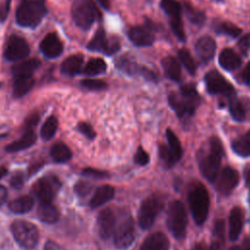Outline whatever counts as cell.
I'll list each match as a JSON object with an SVG mask.
<instances>
[{
    "label": "cell",
    "mask_w": 250,
    "mask_h": 250,
    "mask_svg": "<svg viewBox=\"0 0 250 250\" xmlns=\"http://www.w3.org/2000/svg\"><path fill=\"white\" fill-rule=\"evenodd\" d=\"M224 146L218 137H211L207 144L197 151L198 168L202 176L210 183H214L221 170Z\"/></svg>",
    "instance_id": "6da1fadb"
},
{
    "label": "cell",
    "mask_w": 250,
    "mask_h": 250,
    "mask_svg": "<svg viewBox=\"0 0 250 250\" xmlns=\"http://www.w3.org/2000/svg\"><path fill=\"white\" fill-rule=\"evenodd\" d=\"M201 98L192 83L184 84L178 92H173L168 96V103L177 116L181 119L191 117L198 108Z\"/></svg>",
    "instance_id": "7a4b0ae2"
},
{
    "label": "cell",
    "mask_w": 250,
    "mask_h": 250,
    "mask_svg": "<svg viewBox=\"0 0 250 250\" xmlns=\"http://www.w3.org/2000/svg\"><path fill=\"white\" fill-rule=\"evenodd\" d=\"M188 200L192 218L197 226H202L208 218L210 208V196L207 188L201 183L191 185Z\"/></svg>",
    "instance_id": "3957f363"
},
{
    "label": "cell",
    "mask_w": 250,
    "mask_h": 250,
    "mask_svg": "<svg viewBox=\"0 0 250 250\" xmlns=\"http://www.w3.org/2000/svg\"><path fill=\"white\" fill-rule=\"evenodd\" d=\"M47 13L44 0H22L16 13L17 22L23 27H36Z\"/></svg>",
    "instance_id": "277c9868"
},
{
    "label": "cell",
    "mask_w": 250,
    "mask_h": 250,
    "mask_svg": "<svg viewBox=\"0 0 250 250\" xmlns=\"http://www.w3.org/2000/svg\"><path fill=\"white\" fill-rule=\"evenodd\" d=\"M71 16L75 24L82 30H89L101 13L92 0H75L71 7Z\"/></svg>",
    "instance_id": "5b68a950"
},
{
    "label": "cell",
    "mask_w": 250,
    "mask_h": 250,
    "mask_svg": "<svg viewBox=\"0 0 250 250\" xmlns=\"http://www.w3.org/2000/svg\"><path fill=\"white\" fill-rule=\"evenodd\" d=\"M188 215L185 205L180 200L170 203L167 212V228L172 235L178 239H184L187 234Z\"/></svg>",
    "instance_id": "8992f818"
},
{
    "label": "cell",
    "mask_w": 250,
    "mask_h": 250,
    "mask_svg": "<svg viewBox=\"0 0 250 250\" xmlns=\"http://www.w3.org/2000/svg\"><path fill=\"white\" fill-rule=\"evenodd\" d=\"M163 206L164 199L159 194H151L144 199L138 213V224L140 228L142 229H148L154 224Z\"/></svg>",
    "instance_id": "52a82bcc"
},
{
    "label": "cell",
    "mask_w": 250,
    "mask_h": 250,
    "mask_svg": "<svg viewBox=\"0 0 250 250\" xmlns=\"http://www.w3.org/2000/svg\"><path fill=\"white\" fill-rule=\"evenodd\" d=\"M11 231L18 244L25 249L34 248L38 242V229L35 225L28 221H14L11 225Z\"/></svg>",
    "instance_id": "ba28073f"
},
{
    "label": "cell",
    "mask_w": 250,
    "mask_h": 250,
    "mask_svg": "<svg viewBox=\"0 0 250 250\" xmlns=\"http://www.w3.org/2000/svg\"><path fill=\"white\" fill-rule=\"evenodd\" d=\"M204 82L210 95H220L228 100L235 96L234 87L216 69H212L205 74Z\"/></svg>",
    "instance_id": "9c48e42d"
},
{
    "label": "cell",
    "mask_w": 250,
    "mask_h": 250,
    "mask_svg": "<svg viewBox=\"0 0 250 250\" xmlns=\"http://www.w3.org/2000/svg\"><path fill=\"white\" fill-rule=\"evenodd\" d=\"M160 7L169 18L170 26L179 41H186V33L182 20V6L176 0H162Z\"/></svg>",
    "instance_id": "30bf717a"
},
{
    "label": "cell",
    "mask_w": 250,
    "mask_h": 250,
    "mask_svg": "<svg viewBox=\"0 0 250 250\" xmlns=\"http://www.w3.org/2000/svg\"><path fill=\"white\" fill-rule=\"evenodd\" d=\"M113 243L118 249L129 248L135 240L136 230L135 223L131 216L123 218L116 226L113 231Z\"/></svg>",
    "instance_id": "8fae6325"
},
{
    "label": "cell",
    "mask_w": 250,
    "mask_h": 250,
    "mask_svg": "<svg viewBox=\"0 0 250 250\" xmlns=\"http://www.w3.org/2000/svg\"><path fill=\"white\" fill-rule=\"evenodd\" d=\"M88 50L103 53L107 56L114 55L120 50V42L117 37H107L104 28L100 27L87 45Z\"/></svg>",
    "instance_id": "7c38bea8"
},
{
    "label": "cell",
    "mask_w": 250,
    "mask_h": 250,
    "mask_svg": "<svg viewBox=\"0 0 250 250\" xmlns=\"http://www.w3.org/2000/svg\"><path fill=\"white\" fill-rule=\"evenodd\" d=\"M61 186L62 184L56 176L45 175L34 183L32 191L40 202H52L60 190Z\"/></svg>",
    "instance_id": "4fadbf2b"
},
{
    "label": "cell",
    "mask_w": 250,
    "mask_h": 250,
    "mask_svg": "<svg viewBox=\"0 0 250 250\" xmlns=\"http://www.w3.org/2000/svg\"><path fill=\"white\" fill-rule=\"evenodd\" d=\"M156 24L148 19H146L144 25H135L128 30V38L138 47H148L155 41L154 32Z\"/></svg>",
    "instance_id": "5bb4252c"
},
{
    "label": "cell",
    "mask_w": 250,
    "mask_h": 250,
    "mask_svg": "<svg viewBox=\"0 0 250 250\" xmlns=\"http://www.w3.org/2000/svg\"><path fill=\"white\" fill-rule=\"evenodd\" d=\"M115 66L129 75H141L146 80L157 81V76L151 69L139 64L128 56H120L117 58L115 60Z\"/></svg>",
    "instance_id": "9a60e30c"
},
{
    "label": "cell",
    "mask_w": 250,
    "mask_h": 250,
    "mask_svg": "<svg viewBox=\"0 0 250 250\" xmlns=\"http://www.w3.org/2000/svg\"><path fill=\"white\" fill-rule=\"evenodd\" d=\"M239 182L238 172L232 167L226 166L219 171L214 183L216 189L223 195H229Z\"/></svg>",
    "instance_id": "2e32d148"
},
{
    "label": "cell",
    "mask_w": 250,
    "mask_h": 250,
    "mask_svg": "<svg viewBox=\"0 0 250 250\" xmlns=\"http://www.w3.org/2000/svg\"><path fill=\"white\" fill-rule=\"evenodd\" d=\"M29 51V45L24 38L18 35H12L7 41L4 56L6 60L18 62L24 60L28 56Z\"/></svg>",
    "instance_id": "e0dca14e"
},
{
    "label": "cell",
    "mask_w": 250,
    "mask_h": 250,
    "mask_svg": "<svg viewBox=\"0 0 250 250\" xmlns=\"http://www.w3.org/2000/svg\"><path fill=\"white\" fill-rule=\"evenodd\" d=\"M116 226V218L113 211L109 208L102 210L97 218V227L99 235L106 240L112 236Z\"/></svg>",
    "instance_id": "ac0fdd59"
},
{
    "label": "cell",
    "mask_w": 250,
    "mask_h": 250,
    "mask_svg": "<svg viewBox=\"0 0 250 250\" xmlns=\"http://www.w3.org/2000/svg\"><path fill=\"white\" fill-rule=\"evenodd\" d=\"M40 50L44 56L50 59L58 58L63 51V46L59 36L54 33H48L40 43Z\"/></svg>",
    "instance_id": "d6986e66"
},
{
    "label": "cell",
    "mask_w": 250,
    "mask_h": 250,
    "mask_svg": "<svg viewBox=\"0 0 250 250\" xmlns=\"http://www.w3.org/2000/svg\"><path fill=\"white\" fill-rule=\"evenodd\" d=\"M194 49L199 60L202 62H208L214 58L216 52V42L211 36L204 35L197 39Z\"/></svg>",
    "instance_id": "ffe728a7"
},
{
    "label": "cell",
    "mask_w": 250,
    "mask_h": 250,
    "mask_svg": "<svg viewBox=\"0 0 250 250\" xmlns=\"http://www.w3.org/2000/svg\"><path fill=\"white\" fill-rule=\"evenodd\" d=\"M244 223V213L243 210L238 207L234 206L229 216V238L230 241H235L240 236L242 231Z\"/></svg>",
    "instance_id": "44dd1931"
},
{
    "label": "cell",
    "mask_w": 250,
    "mask_h": 250,
    "mask_svg": "<svg viewBox=\"0 0 250 250\" xmlns=\"http://www.w3.org/2000/svg\"><path fill=\"white\" fill-rule=\"evenodd\" d=\"M169 239L160 231L150 233L141 244L139 250H169Z\"/></svg>",
    "instance_id": "7402d4cb"
},
{
    "label": "cell",
    "mask_w": 250,
    "mask_h": 250,
    "mask_svg": "<svg viewBox=\"0 0 250 250\" xmlns=\"http://www.w3.org/2000/svg\"><path fill=\"white\" fill-rule=\"evenodd\" d=\"M219 63L225 70L233 71L241 65L242 60L234 50L225 48L219 55Z\"/></svg>",
    "instance_id": "603a6c76"
},
{
    "label": "cell",
    "mask_w": 250,
    "mask_h": 250,
    "mask_svg": "<svg viewBox=\"0 0 250 250\" xmlns=\"http://www.w3.org/2000/svg\"><path fill=\"white\" fill-rule=\"evenodd\" d=\"M165 76L170 80L179 82L182 78V68L179 61L173 56H166L161 62Z\"/></svg>",
    "instance_id": "cb8c5ba5"
},
{
    "label": "cell",
    "mask_w": 250,
    "mask_h": 250,
    "mask_svg": "<svg viewBox=\"0 0 250 250\" xmlns=\"http://www.w3.org/2000/svg\"><path fill=\"white\" fill-rule=\"evenodd\" d=\"M115 194L114 188L108 185L102 186L97 188L94 195L92 196L90 200V206L91 208H98L106 202L110 201Z\"/></svg>",
    "instance_id": "d4e9b609"
},
{
    "label": "cell",
    "mask_w": 250,
    "mask_h": 250,
    "mask_svg": "<svg viewBox=\"0 0 250 250\" xmlns=\"http://www.w3.org/2000/svg\"><path fill=\"white\" fill-rule=\"evenodd\" d=\"M83 56L80 54L67 57L61 65V70L64 75L74 76L82 71Z\"/></svg>",
    "instance_id": "484cf974"
},
{
    "label": "cell",
    "mask_w": 250,
    "mask_h": 250,
    "mask_svg": "<svg viewBox=\"0 0 250 250\" xmlns=\"http://www.w3.org/2000/svg\"><path fill=\"white\" fill-rule=\"evenodd\" d=\"M36 141V135L32 130H27L19 140L12 142L5 147L7 152H18L31 146Z\"/></svg>",
    "instance_id": "4316f807"
},
{
    "label": "cell",
    "mask_w": 250,
    "mask_h": 250,
    "mask_svg": "<svg viewBox=\"0 0 250 250\" xmlns=\"http://www.w3.org/2000/svg\"><path fill=\"white\" fill-rule=\"evenodd\" d=\"M38 218L47 224H54L60 218V213L52 202H40L37 209Z\"/></svg>",
    "instance_id": "83f0119b"
},
{
    "label": "cell",
    "mask_w": 250,
    "mask_h": 250,
    "mask_svg": "<svg viewBox=\"0 0 250 250\" xmlns=\"http://www.w3.org/2000/svg\"><path fill=\"white\" fill-rule=\"evenodd\" d=\"M40 65V62L37 59H30L23 62L15 63L12 66V73L14 77L32 75L33 72Z\"/></svg>",
    "instance_id": "f1b7e54d"
},
{
    "label": "cell",
    "mask_w": 250,
    "mask_h": 250,
    "mask_svg": "<svg viewBox=\"0 0 250 250\" xmlns=\"http://www.w3.org/2000/svg\"><path fill=\"white\" fill-rule=\"evenodd\" d=\"M50 155L57 163H65L72 156L70 148L62 142H57L53 145L50 150Z\"/></svg>",
    "instance_id": "f546056e"
},
{
    "label": "cell",
    "mask_w": 250,
    "mask_h": 250,
    "mask_svg": "<svg viewBox=\"0 0 250 250\" xmlns=\"http://www.w3.org/2000/svg\"><path fill=\"white\" fill-rule=\"evenodd\" d=\"M232 150L241 157L250 156V130L231 142Z\"/></svg>",
    "instance_id": "4dcf8cb0"
},
{
    "label": "cell",
    "mask_w": 250,
    "mask_h": 250,
    "mask_svg": "<svg viewBox=\"0 0 250 250\" xmlns=\"http://www.w3.org/2000/svg\"><path fill=\"white\" fill-rule=\"evenodd\" d=\"M34 199L29 195L20 196L9 203V209L16 214H24L32 209Z\"/></svg>",
    "instance_id": "1f68e13d"
},
{
    "label": "cell",
    "mask_w": 250,
    "mask_h": 250,
    "mask_svg": "<svg viewBox=\"0 0 250 250\" xmlns=\"http://www.w3.org/2000/svg\"><path fill=\"white\" fill-rule=\"evenodd\" d=\"M14 96L21 98L28 93L34 85V79L32 75L27 76H18L14 77Z\"/></svg>",
    "instance_id": "d6a6232c"
},
{
    "label": "cell",
    "mask_w": 250,
    "mask_h": 250,
    "mask_svg": "<svg viewBox=\"0 0 250 250\" xmlns=\"http://www.w3.org/2000/svg\"><path fill=\"white\" fill-rule=\"evenodd\" d=\"M106 68H107V65L103 59L94 58V59H91L86 63V65L83 67L81 72H83L88 76H96V75L104 73L106 71Z\"/></svg>",
    "instance_id": "836d02e7"
},
{
    "label": "cell",
    "mask_w": 250,
    "mask_h": 250,
    "mask_svg": "<svg viewBox=\"0 0 250 250\" xmlns=\"http://www.w3.org/2000/svg\"><path fill=\"white\" fill-rule=\"evenodd\" d=\"M214 30L219 33V34H223L231 38H236L241 34V28H239L237 25H235L232 22L229 21H220L217 22L214 25Z\"/></svg>",
    "instance_id": "e575fe53"
},
{
    "label": "cell",
    "mask_w": 250,
    "mask_h": 250,
    "mask_svg": "<svg viewBox=\"0 0 250 250\" xmlns=\"http://www.w3.org/2000/svg\"><path fill=\"white\" fill-rule=\"evenodd\" d=\"M165 134H166L167 146H168L169 150L173 153V155L176 157V159L178 161H180L183 156V147H182L180 140L178 139L176 134L171 129H167Z\"/></svg>",
    "instance_id": "d590c367"
},
{
    "label": "cell",
    "mask_w": 250,
    "mask_h": 250,
    "mask_svg": "<svg viewBox=\"0 0 250 250\" xmlns=\"http://www.w3.org/2000/svg\"><path fill=\"white\" fill-rule=\"evenodd\" d=\"M229 101V110L233 120L242 122L246 117V111L242 103L236 98V96L230 98Z\"/></svg>",
    "instance_id": "8d00e7d4"
},
{
    "label": "cell",
    "mask_w": 250,
    "mask_h": 250,
    "mask_svg": "<svg viewBox=\"0 0 250 250\" xmlns=\"http://www.w3.org/2000/svg\"><path fill=\"white\" fill-rule=\"evenodd\" d=\"M184 13H185L186 17L188 18V20L194 25L201 26L204 24V22L206 21L205 15L200 10L195 9L193 6H191L188 3L184 4Z\"/></svg>",
    "instance_id": "74e56055"
},
{
    "label": "cell",
    "mask_w": 250,
    "mask_h": 250,
    "mask_svg": "<svg viewBox=\"0 0 250 250\" xmlns=\"http://www.w3.org/2000/svg\"><path fill=\"white\" fill-rule=\"evenodd\" d=\"M58 125H59L58 119L55 116L48 117L41 127V130H40L41 138L45 141L51 140L57 132Z\"/></svg>",
    "instance_id": "f35d334b"
},
{
    "label": "cell",
    "mask_w": 250,
    "mask_h": 250,
    "mask_svg": "<svg viewBox=\"0 0 250 250\" xmlns=\"http://www.w3.org/2000/svg\"><path fill=\"white\" fill-rule=\"evenodd\" d=\"M178 57L180 62H182V64L185 66V68L191 74L193 75L196 71V62L194 61V59L192 58L191 54L189 53V51L186 48H182L179 50L178 52Z\"/></svg>",
    "instance_id": "ab89813d"
},
{
    "label": "cell",
    "mask_w": 250,
    "mask_h": 250,
    "mask_svg": "<svg viewBox=\"0 0 250 250\" xmlns=\"http://www.w3.org/2000/svg\"><path fill=\"white\" fill-rule=\"evenodd\" d=\"M81 85L91 91H101L104 90L107 87V83L101 79H92V78H86L81 80Z\"/></svg>",
    "instance_id": "60d3db41"
},
{
    "label": "cell",
    "mask_w": 250,
    "mask_h": 250,
    "mask_svg": "<svg viewBox=\"0 0 250 250\" xmlns=\"http://www.w3.org/2000/svg\"><path fill=\"white\" fill-rule=\"evenodd\" d=\"M93 189L92 184L86 181H79L74 186V190L79 196H87Z\"/></svg>",
    "instance_id": "b9f144b4"
},
{
    "label": "cell",
    "mask_w": 250,
    "mask_h": 250,
    "mask_svg": "<svg viewBox=\"0 0 250 250\" xmlns=\"http://www.w3.org/2000/svg\"><path fill=\"white\" fill-rule=\"evenodd\" d=\"M134 161L140 166H145L149 162V155L142 146H139L134 155Z\"/></svg>",
    "instance_id": "7bdbcfd3"
},
{
    "label": "cell",
    "mask_w": 250,
    "mask_h": 250,
    "mask_svg": "<svg viewBox=\"0 0 250 250\" xmlns=\"http://www.w3.org/2000/svg\"><path fill=\"white\" fill-rule=\"evenodd\" d=\"M77 128H78V131L84 135L87 139L89 140H94L95 137H96V132L95 130L93 129V127L87 123V122H79L78 125H77Z\"/></svg>",
    "instance_id": "ee69618b"
},
{
    "label": "cell",
    "mask_w": 250,
    "mask_h": 250,
    "mask_svg": "<svg viewBox=\"0 0 250 250\" xmlns=\"http://www.w3.org/2000/svg\"><path fill=\"white\" fill-rule=\"evenodd\" d=\"M213 233L215 235V238L224 242V237H225V221L222 219L217 220L214 223V229Z\"/></svg>",
    "instance_id": "f6af8a7d"
},
{
    "label": "cell",
    "mask_w": 250,
    "mask_h": 250,
    "mask_svg": "<svg viewBox=\"0 0 250 250\" xmlns=\"http://www.w3.org/2000/svg\"><path fill=\"white\" fill-rule=\"evenodd\" d=\"M82 174L84 176L87 177H91V178H95V179H104L107 177V173L104 171H101L98 169H94V168H85L82 171Z\"/></svg>",
    "instance_id": "bcb514c9"
},
{
    "label": "cell",
    "mask_w": 250,
    "mask_h": 250,
    "mask_svg": "<svg viewBox=\"0 0 250 250\" xmlns=\"http://www.w3.org/2000/svg\"><path fill=\"white\" fill-rule=\"evenodd\" d=\"M237 46L239 48V50L241 51L242 54L244 55H247L250 51V33H247L245 35H243L238 43H237Z\"/></svg>",
    "instance_id": "7dc6e473"
},
{
    "label": "cell",
    "mask_w": 250,
    "mask_h": 250,
    "mask_svg": "<svg viewBox=\"0 0 250 250\" xmlns=\"http://www.w3.org/2000/svg\"><path fill=\"white\" fill-rule=\"evenodd\" d=\"M10 184L14 188H21L23 186V174L21 172L15 173L10 180Z\"/></svg>",
    "instance_id": "c3c4849f"
},
{
    "label": "cell",
    "mask_w": 250,
    "mask_h": 250,
    "mask_svg": "<svg viewBox=\"0 0 250 250\" xmlns=\"http://www.w3.org/2000/svg\"><path fill=\"white\" fill-rule=\"evenodd\" d=\"M11 7V0H5L1 5H0V21L4 22L8 17L9 11Z\"/></svg>",
    "instance_id": "681fc988"
},
{
    "label": "cell",
    "mask_w": 250,
    "mask_h": 250,
    "mask_svg": "<svg viewBox=\"0 0 250 250\" xmlns=\"http://www.w3.org/2000/svg\"><path fill=\"white\" fill-rule=\"evenodd\" d=\"M241 80L243 83L250 87V62H247L244 69L241 72Z\"/></svg>",
    "instance_id": "f907efd6"
},
{
    "label": "cell",
    "mask_w": 250,
    "mask_h": 250,
    "mask_svg": "<svg viewBox=\"0 0 250 250\" xmlns=\"http://www.w3.org/2000/svg\"><path fill=\"white\" fill-rule=\"evenodd\" d=\"M243 175H244V181H245V186L248 188L249 192H250V165L246 166L244 168L243 171Z\"/></svg>",
    "instance_id": "816d5d0a"
},
{
    "label": "cell",
    "mask_w": 250,
    "mask_h": 250,
    "mask_svg": "<svg viewBox=\"0 0 250 250\" xmlns=\"http://www.w3.org/2000/svg\"><path fill=\"white\" fill-rule=\"evenodd\" d=\"M7 199V189L4 186L0 185V205H2Z\"/></svg>",
    "instance_id": "f5cc1de1"
},
{
    "label": "cell",
    "mask_w": 250,
    "mask_h": 250,
    "mask_svg": "<svg viewBox=\"0 0 250 250\" xmlns=\"http://www.w3.org/2000/svg\"><path fill=\"white\" fill-rule=\"evenodd\" d=\"M222 241L218 240V239H215L212 241L211 245L209 246V248L207 250H221V245H222Z\"/></svg>",
    "instance_id": "db71d44e"
},
{
    "label": "cell",
    "mask_w": 250,
    "mask_h": 250,
    "mask_svg": "<svg viewBox=\"0 0 250 250\" xmlns=\"http://www.w3.org/2000/svg\"><path fill=\"white\" fill-rule=\"evenodd\" d=\"M44 250H61V248L57 244H55L54 242L48 241L45 244V249Z\"/></svg>",
    "instance_id": "11a10c76"
},
{
    "label": "cell",
    "mask_w": 250,
    "mask_h": 250,
    "mask_svg": "<svg viewBox=\"0 0 250 250\" xmlns=\"http://www.w3.org/2000/svg\"><path fill=\"white\" fill-rule=\"evenodd\" d=\"M239 250H250V237L245 239L241 246H239Z\"/></svg>",
    "instance_id": "9f6ffc18"
},
{
    "label": "cell",
    "mask_w": 250,
    "mask_h": 250,
    "mask_svg": "<svg viewBox=\"0 0 250 250\" xmlns=\"http://www.w3.org/2000/svg\"><path fill=\"white\" fill-rule=\"evenodd\" d=\"M98 1V3L104 8V9H105V10H108L109 9V7H110V2H109V0H97Z\"/></svg>",
    "instance_id": "6f0895ef"
},
{
    "label": "cell",
    "mask_w": 250,
    "mask_h": 250,
    "mask_svg": "<svg viewBox=\"0 0 250 250\" xmlns=\"http://www.w3.org/2000/svg\"><path fill=\"white\" fill-rule=\"evenodd\" d=\"M190 250H207L206 246L204 243L202 242H199V243H196L192 246V248H190Z\"/></svg>",
    "instance_id": "680465c9"
},
{
    "label": "cell",
    "mask_w": 250,
    "mask_h": 250,
    "mask_svg": "<svg viewBox=\"0 0 250 250\" xmlns=\"http://www.w3.org/2000/svg\"><path fill=\"white\" fill-rule=\"evenodd\" d=\"M7 174V169L6 168H0V179L3 178Z\"/></svg>",
    "instance_id": "91938a15"
},
{
    "label": "cell",
    "mask_w": 250,
    "mask_h": 250,
    "mask_svg": "<svg viewBox=\"0 0 250 250\" xmlns=\"http://www.w3.org/2000/svg\"><path fill=\"white\" fill-rule=\"evenodd\" d=\"M229 250H239V246H237V245L232 246V247H230Z\"/></svg>",
    "instance_id": "94428289"
},
{
    "label": "cell",
    "mask_w": 250,
    "mask_h": 250,
    "mask_svg": "<svg viewBox=\"0 0 250 250\" xmlns=\"http://www.w3.org/2000/svg\"><path fill=\"white\" fill-rule=\"evenodd\" d=\"M7 134L6 133H0V141L2 140V139H4L5 138V136H6Z\"/></svg>",
    "instance_id": "6125c7cd"
},
{
    "label": "cell",
    "mask_w": 250,
    "mask_h": 250,
    "mask_svg": "<svg viewBox=\"0 0 250 250\" xmlns=\"http://www.w3.org/2000/svg\"><path fill=\"white\" fill-rule=\"evenodd\" d=\"M0 86H1V83H0Z\"/></svg>",
    "instance_id": "be15d7a7"
}]
</instances>
